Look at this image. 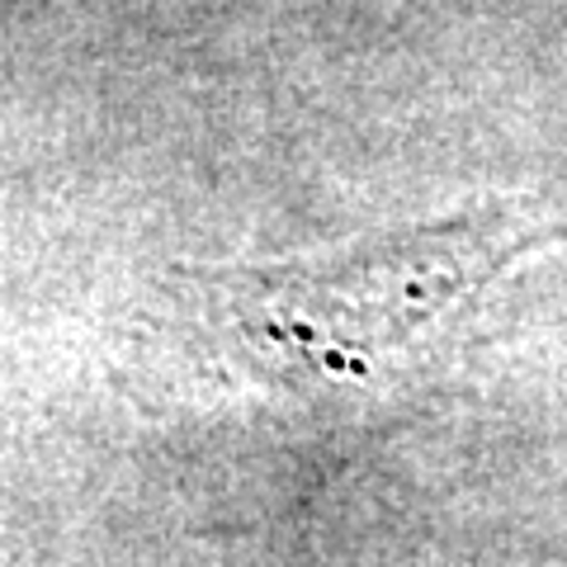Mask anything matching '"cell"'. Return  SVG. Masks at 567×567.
<instances>
[{
    "mask_svg": "<svg viewBox=\"0 0 567 567\" xmlns=\"http://www.w3.org/2000/svg\"><path fill=\"white\" fill-rule=\"evenodd\" d=\"M567 241V199L516 194L322 256L204 275L246 346L275 364L364 379L412 354L511 265Z\"/></svg>",
    "mask_w": 567,
    "mask_h": 567,
    "instance_id": "obj_1",
    "label": "cell"
}]
</instances>
